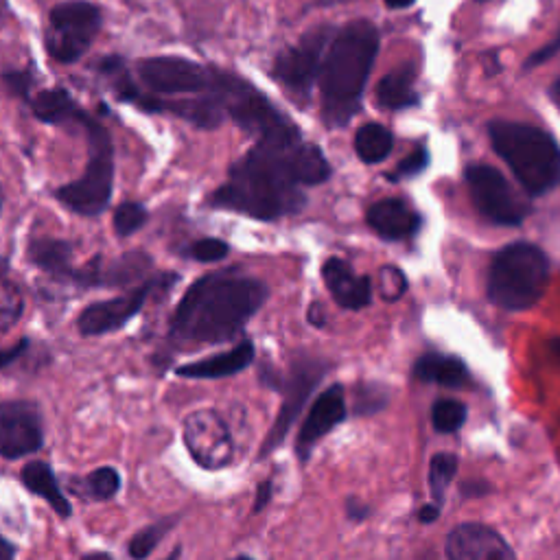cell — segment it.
Instances as JSON below:
<instances>
[{"mask_svg": "<svg viewBox=\"0 0 560 560\" xmlns=\"http://www.w3.org/2000/svg\"><path fill=\"white\" fill-rule=\"evenodd\" d=\"M184 442L204 469H221L232 458L228 427L213 412H195L184 423Z\"/></svg>", "mask_w": 560, "mask_h": 560, "instance_id": "15", "label": "cell"}, {"mask_svg": "<svg viewBox=\"0 0 560 560\" xmlns=\"http://www.w3.org/2000/svg\"><path fill=\"white\" fill-rule=\"evenodd\" d=\"M385 5H388L390 9H405V7L414 5V0H385Z\"/></svg>", "mask_w": 560, "mask_h": 560, "instance_id": "45", "label": "cell"}, {"mask_svg": "<svg viewBox=\"0 0 560 560\" xmlns=\"http://www.w3.org/2000/svg\"><path fill=\"white\" fill-rule=\"evenodd\" d=\"M175 280H178V276L175 274L158 276L156 280H149V283L140 285L138 289L127 291V294H123V296L95 302V305H90L79 313V318H77L79 333L86 337H95V335H105V333L123 329V326L130 322L140 309H143L145 300L149 298L151 291H154L156 287H165V285L169 287L171 283H175Z\"/></svg>", "mask_w": 560, "mask_h": 560, "instance_id": "10", "label": "cell"}, {"mask_svg": "<svg viewBox=\"0 0 560 560\" xmlns=\"http://www.w3.org/2000/svg\"><path fill=\"white\" fill-rule=\"evenodd\" d=\"M418 519L423 523H431L438 519V506H423L418 512Z\"/></svg>", "mask_w": 560, "mask_h": 560, "instance_id": "43", "label": "cell"}, {"mask_svg": "<svg viewBox=\"0 0 560 560\" xmlns=\"http://www.w3.org/2000/svg\"><path fill=\"white\" fill-rule=\"evenodd\" d=\"M427 167V151L425 149H416L414 154L407 156L399 167H396V171L392 173V178H410V175H416L420 173Z\"/></svg>", "mask_w": 560, "mask_h": 560, "instance_id": "37", "label": "cell"}, {"mask_svg": "<svg viewBox=\"0 0 560 560\" xmlns=\"http://www.w3.org/2000/svg\"><path fill=\"white\" fill-rule=\"evenodd\" d=\"M346 510H348V517H350V519H364V517L368 515V508L357 504V499H350Z\"/></svg>", "mask_w": 560, "mask_h": 560, "instance_id": "41", "label": "cell"}, {"mask_svg": "<svg viewBox=\"0 0 560 560\" xmlns=\"http://www.w3.org/2000/svg\"><path fill=\"white\" fill-rule=\"evenodd\" d=\"M75 121L88 132L90 160L79 180L57 189L55 197L73 213L84 217L101 215L110 204L114 180V145L105 127L86 112H77Z\"/></svg>", "mask_w": 560, "mask_h": 560, "instance_id": "6", "label": "cell"}, {"mask_svg": "<svg viewBox=\"0 0 560 560\" xmlns=\"http://www.w3.org/2000/svg\"><path fill=\"white\" fill-rule=\"evenodd\" d=\"M178 523V517H169V519H160L156 523L147 525V528L140 530L134 539L127 545V554H130L134 560H145L151 552L156 550L158 543L165 539V534Z\"/></svg>", "mask_w": 560, "mask_h": 560, "instance_id": "28", "label": "cell"}, {"mask_svg": "<svg viewBox=\"0 0 560 560\" xmlns=\"http://www.w3.org/2000/svg\"><path fill=\"white\" fill-rule=\"evenodd\" d=\"M70 259H73V248H70L68 241L40 237L29 243V261L35 267H40L42 272L55 278L73 283L75 267L70 265Z\"/></svg>", "mask_w": 560, "mask_h": 560, "instance_id": "22", "label": "cell"}, {"mask_svg": "<svg viewBox=\"0 0 560 560\" xmlns=\"http://www.w3.org/2000/svg\"><path fill=\"white\" fill-rule=\"evenodd\" d=\"M449 560H517L512 547L482 523H462L447 539Z\"/></svg>", "mask_w": 560, "mask_h": 560, "instance_id": "17", "label": "cell"}, {"mask_svg": "<svg viewBox=\"0 0 560 560\" xmlns=\"http://www.w3.org/2000/svg\"><path fill=\"white\" fill-rule=\"evenodd\" d=\"M3 81L11 95L18 99H25V101L29 99V92L33 86V77L29 70H7V73L3 75Z\"/></svg>", "mask_w": 560, "mask_h": 560, "instance_id": "36", "label": "cell"}, {"mask_svg": "<svg viewBox=\"0 0 560 560\" xmlns=\"http://www.w3.org/2000/svg\"><path fill=\"white\" fill-rule=\"evenodd\" d=\"M272 495H274V482L272 480L261 482L259 488H256V495H254V506H252L254 515H259L261 510H265V506L272 501Z\"/></svg>", "mask_w": 560, "mask_h": 560, "instance_id": "38", "label": "cell"}, {"mask_svg": "<svg viewBox=\"0 0 560 560\" xmlns=\"http://www.w3.org/2000/svg\"><path fill=\"white\" fill-rule=\"evenodd\" d=\"M101 29V11L88 0H68L51 11L46 49L62 64H73L84 55Z\"/></svg>", "mask_w": 560, "mask_h": 560, "instance_id": "8", "label": "cell"}, {"mask_svg": "<svg viewBox=\"0 0 560 560\" xmlns=\"http://www.w3.org/2000/svg\"><path fill=\"white\" fill-rule=\"evenodd\" d=\"M368 226L383 239H405L412 237L420 226L414 210L401 200H381L368 210Z\"/></svg>", "mask_w": 560, "mask_h": 560, "instance_id": "21", "label": "cell"}, {"mask_svg": "<svg viewBox=\"0 0 560 560\" xmlns=\"http://www.w3.org/2000/svg\"><path fill=\"white\" fill-rule=\"evenodd\" d=\"M31 108H33L35 119H40L42 123H49V125L62 123L66 119H75L79 112L77 103L64 88H53V90L40 92V95L31 101Z\"/></svg>", "mask_w": 560, "mask_h": 560, "instance_id": "26", "label": "cell"}, {"mask_svg": "<svg viewBox=\"0 0 560 560\" xmlns=\"http://www.w3.org/2000/svg\"><path fill=\"white\" fill-rule=\"evenodd\" d=\"M151 267V259L143 252H127L121 259L103 263L101 256L92 259L86 267L75 270L73 283L81 287L97 285H132L134 280L143 278Z\"/></svg>", "mask_w": 560, "mask_h": 560, "instance_id": "18", "label": "cell"}, {"mask_svg": "<svg viewBox=\"0 0 560 560\" xmlns=\"http://www.w3.org/2000/svg\"><path fill=\"white\" fill-rule=\"evenodd\" d=\"M355 151L368 165H375V162H381L390 156L392 134L383 125L368 123L355 136Z\"/></svg>", "mask_w": 560, "mask_h": 560, "instance_id": "27", "label": "cell"}, {"mask_svg": "<svg viewBox=\"0 0 560 560\" xmlns=\"http://www.w3.org/2000/svg\"><path fill=\"white\" fill-rule=\"evenodd\" d=\"M81 560H112V558H110L108 554H105V552H90V554H86Z\"/></svg>", "mask_w": 560, "mask_h": 560, "instance_id": "46", "label": "cell"}, {"mask_svg": "<svg viewBox=\"0 0 560 560\" xmlns=\"http://www.w3.org/2000/svg\"><path fill=\"white\" fill-rule=\"evenodd\" d=\"M558 51H560V33H558V38H556L552 44H547V46H543V49L536 51V53L530 57V60L525 62V68H532V66H536V64L547 62V60H550V57H554Z\"/></svg>", "mask_w": 560, "mask_h": 560, "instance_id": "39", "label": "cell"}, {"mask_svg": "<svg viewBox=\"0 0 560 560\" xmlns=\"http://www.w3.org/2000/svg\"><path fill=\"white\" fill-rule=\"evenodd\" d=\"M377 49L379 33L368 20L350 22L335 35L322 64V114L329 125H346L357 112Z\"/></svg>", "mask_w": 560, "mask_h": 560, "instance_id": "3", "label": "cell"}, {"mask_svg": "<svg viewBox=\"0 0 560 560\" xmlns=\"http://www.w3.org/2000/svg\"><path fill=\"white\" fill-rule=\"evenodd\" d=\"M29 348V340H20L16 346H11V348H0V368H5L9 364H14V361L25 353V350Z\"/></svg>", "mask_w": 560, "mask_h": 560, "instance_id": "40", "label": "cell"}, {"mask_svg": "<svg viewBox=\"0 0 560 560\" xmlns=\"http://www.w3.org/2000/svg\"><path fill=\"white\" fill-rule=\"evenodd\" d=\"M22 315L20 291L11 283H0V331L9 329Z\"/></svg>", "mask_w": 560, "mask_h": 560, "instance_id": "33", "label": "cell"}, {"mask_svg": "<svg viewBox=\"0 0 560 560\" xmlns=\"http://www.w3.org/2000/svg\"><path fill=\"white\" fill-rule=\"evenodd\" d=\"M550 263L532 243H512L501 250L488 272V298L508 311L534 307L545 294Z\"/></svg>", "mask_w": 560, "mask_h": 560, "instance_id": "5", "label": "cell"}, {"mask_svg": "<svg viewBox=\"0 0 560 560\" xmlns=\"http://www.w3.org/2000/svg\"><path fill=\"white\" fill-rule=\"evenodd\" d=\"M464 420L466 407L453 399L438 401L434 405V412H431V425H434V429L440 431V434H453V431H458L464 425Z\"/></svg>", "mask_w": 560, "mask_h": 560, "instance_id": "31", "label": "cell"}, {"mask_svg": "<svg viewBox=\"0 0 560 560\" xmlns=\"http://www.w3.org/2000/svg\"><path fill=\"white\" fill-rule=\"evenodd\" d=\"M331 165L322 151L302 140L300 130L259 138L243 160L232 165L230 178L210 197L217 208L274 221L300 213L307 204L300 186L329 180Z\"/></svg>", "mask_w": 560, "mask_h": 560, "instance_id": "1", "label": "cell"}, {"mask_svg": "<svg viewBox=\"0 0 560 560\" xmlns=\"http://www.w3.org/2000/svg\"><path fill=\"white\" fill-rule=\"evenodd\" d=\"M414 70L410 66L396 68L390 75H385L377 86V103L385 110L410 108L416 103L414 95Z\"/></svg>", "mask_w": 560, "mask_h": 560, "instance_id": "25", "label": "cell"}, {"mask_svg": "<svg viewBox=\"0 0 560 560\" xmlns=\"http://www.w3.org/2000/svg\"><path fill=\"white\" fill-rule=\"evenodd\" d=\"M270 291L252 276L226 270L189 287L171 315V340L180 346H213L235 340Z\"/></svg>", "mask_w": 560, "mask_h": 560, "instance_id": "2", "label": "cell"}, {"mask_svg": "<svg viewBox=\"0 0 560 560\" xmlns=\"http://www.w3.org/2000/svg\"><path fill=\"white\" fill-rule=\"evenodd\" d=\"M309 322H311L313 326H322V324H324V315H322V307H320V305H313V307L309 309Z\"/></svg>", "mask_w": 560, "mask_h": 560, "instance_id": "44", "label": "cell"}, {"mask_svg": "<svg viewBox=\"0 0 560 560\" xmlns=\"http://www.w3.org/2000/svg\"><path fill=\"white\" fill-rule=\"evenodd\" d=\"M167 560H180V547H178V550H175Z\"/></svg>", "mask_w": 560, "mask_h": 560, "instance_id": "49", "label": "cell"}, {"mask_svg": "<svg viewBox=\"0 0 560 560\" xmlns=\"http://www.w3.org/2000/svg\"><path fill=\"white\" fill-rule=\"evenodd\" d=\"M5 9H7V3H5V0H0V16L5 14Z\"/></svg>", "mask_w": 560, "mask_h": 560, "instance_id": "50", "label": "cell"}, {"mask_svg": "<svg viewBox=\"0 0 560 560\" xmlns=\"http://www.w3.org/2000/svg\"><path fill=\"white\" fill-rule=\"evenodd\" d=\"M414 377L418 381H431L445 388H462L469 381V370L464 361L458 357H440V355H425L416 361Z\"/></svg>", "mask_w": 560, "mask_h": 560, "instance_id": "24", "label": "cell"}, {"mask_svg": "<svg viewBox=\"0 0 560 560\" xmlns=\"http://www.w3.org/2000/svg\"><path fill=\"white\" fill-rule=\"evenodd\" d=\"M20 480H22V486H25L29 493L42 497L46 504H49L62 519L70 517L73 508H70L68 499L64 497L62 488H60V484H57L55 473L51 471L49 464H46V462L25 464L20 471Z\"/></svg>", "mask_w": 560, "mask_h": 560, "instance_id": "23", "label": "cell"}, {"mask_svg": "<svg viewBox=\"0 0 560 560\" xmlns=\"http://www.w3.org/2000/svg\"><path fill=\"white\" fill-rule=\"evenodd\" d=\"M147 219H149V213H147L143 204L123 202L119 208L114 210L112 226H114V232L119 237H130L147 224Z\"/></svg>", "mask_w": 560, "mask_h": 560, "instance_id": "30", "label": "cell"}, {"mask_svg": "<svg viewBox=\"0 0 560 560\" xmlns=\"http://www.w3.org/2000/svg\"><path fill=\"white\" fill-rule=\"evenodd\" d=\"M550 346H552V353L556 355V359H560V340H554Z\"/></svg>", "mask_w": 560, "mask_h": 560, "instance_id": "47", "label": "cell"}, {"mask_svg": "<svg viewBox=\"0 0 560 560\" xmlns=\"http://www.w3.org/2000/svg\"><path fill=\"white\" fill-rule=\"evenodd\" d=\"M206 95H213L230 119L248 134L263 138L296 130V125L259 88L239 75H230L226 70L213 68Z\"/></svg>", "mask_w": 560, "mask_h": 560, "instance_id": "7", "label": "cell"}, {"mask_svg": "<svg viewBox=\"0 0 560 560\" xmlns=\"http://www.w3.org/2000/svg\"><path fill=\"white\" fill-rule=\"evenodd\" d=\"M554 95H556V99L560 101V79L556 81V86H554Z\"/></svg>", "mask_w": 560, "mask_h": 560, "instance_id": "48", "label": "cell"}, {"mask_svg": "<svg viewBox=\"0 0 560 560\" xmlns=\"http://www.w3.org/2000/svg\"><path fill=\"white\" fill-rule=\"evenodd\" d=\"M256 348L252 342H241L235 348L219 353L215 357H208L202 361H193V364H184L175 368V375L182 379H224L232 377L237 372H243L248 366L254 364Z\"/></svg>", "mask_w": 560, "mask_h": 560, "instance_id": "20", "label": "cell"}, {"mask_svg": "<svg viewBox=\"0 0 560 560\" xmlns=\"http://www.w3.org/2000/svg\"><path fill=\"white\" fill-rule=\"evenodd\" d=\"M42 442V420L31 403H0V458H25L40 451Z\"/></svg>", "mask_w": 560, "mask_h": 560, "instance_id": "14", "label": "cell"}, {"mask_svg": "<svg viewBox=\"0 0 560 560\" xmlns=\"http://www.w3.org/2000/svg\"><path fill=\"white\" fill-rule=\"evenodd\" d=\"M228 243L221 241V239H200L191 243V248L186 250V256H191L193 261H200V263H215L221 261L224 256L228 254Z\"/></svg>", "mask_w": 560, "mask_h": 560, "instance_id": "34", "label": "cell"}, {"mask_svg": "<svg viewBox=\"0 0 560 560\" xmlns=\"http://www.w3.org/2000/svg\"><path fill=\"white\" fill-rule=\"evenodd\" d=\"M490 140L528 193L543 195L560 180V147L539 127L499 121L490 125Z\"/></svg>", "mask_w": 560, "mask_h": 560, "instance_id": "4", "label": "cell"}, {"mask_svg": "<svg viewBox=\"0 0 560 560\" xmlns=\"http://www.w3.org/2000/svg\"><path fill=\"white\" fill-rule=\"evenodd\" d=\"M331 29L318 27L302 35V40L276 57L272 75L291 92H309L315 77L322 70L324 46L329 42Z\"/></svg>", "mask_w": 560, "mask_h": 560, "instance_id": "12", "label": "cell"}, {"mask_svg": "<svg viewBox=\"0 0 560 560\" xmlns=\"http://www.w3.org/2000/svg\"><path fill=\"white\" fill-rule=\"evenodd\" d=\"M455 471H458V458H455V455L438 453L431 458L429 488H431V497L436 499V506L442 504V499H445V493L455 477Z\"/></svg>", "mask_w": 560, "mask_h": 560, "instance_id": "29", "label": "cell"}, {"mask_svg": "<svg viewBox=\"0 0 560 560\" xmlns=\"http://www.w3.org/2000/svg\"><path fill=\"white\" fill-rule=\"evenodd\" d=\"M86 488L92 499L108 501L121 490V475L112 466H101L86 477Z\"/></svg>", "mask_w": 560, "mask_h": 560, "instance_id": "32", "label": "cell"}, {"mask_svg": "<svg viewBox=\"0 0 560 560\" xmlns=\"http://www.w3.org/2000/svg\"><path fill=\"white\" fill-rule=\"evenodd\" d=\"M466 182H469L473 204L493 224L517 226L528 213L521 197L512 191V186L497 169L475 165L466 171Z\"/></svg>", "mask_w": 560, "mask_h": 560, "instance_id": "9", "label": "cell"}, {"mask_svg": "<svg viewBox=\"0 0 560 560\" xmlns=\"http://www.w3.org/2000/svg\"><path fill=\"white\" fill-rule=\"evenodd\" d=\"M14 558H16V547L0 536V560H14Z\"/></svg>", "mask_w": 560, "mask_h": 560, "instance_id": "42", "label": "cell"}, {"mask_svg": "<svg viewBox=\"0 0 560 560\" xmlns=\"http://www.w3.org/2000/svg\"><path fill=\"white\" fill-rule=\"evenodd\" d=\"M322 278L333 300L342 309H364L372 300V285L368 276H357L346 261L329 259L322 267Z\"/></svg>", "mask_w": 560, "mask_h": 560, "instance_id": "19", "label": "cell"}, {"mask_svg": "<svg viewBox=\"0 0 560 560\" xmlns=\"http://www.w3.org/2000/svg\"><path fill=\"white\" fill-rule=\"evenodd\" d=\"M0 200H3V197H0Z\"/></svg>", "mask_w": 560, "mask_h": 560, "instance_id": "52", "label": "cell"}, {"mask_svg": "<svg viewBox=\"0 0 560 560\" xmlns=\"http://www.w3.org/2000/svg\"><path fill=\"white\" fill-rule=\"evenodd\" d=\"M140 79L154 92L180 95V92H208L213 70L184 57H149L138 66Z\"/></svg>", "mask_w": 560, "mask_h": 560, "instance_id": "13", "label": "cell"}, {"mask_svg": "<svg viewBox=\"0 0 560 560\" xmlns=\"http://www.w3.org/2000/svg\"><path fill=\"white\" fill-rule=\"evenodd\" d=\"M232 560H254V558H250V556H237V558H232Z\"/></svg>", "mask_w": 560, "mask_h": 560, "instance_id": "51", "label": "cell"}, {"mask_svg": "<svg viewBox=\"0 0 560 560\" xmlns=\"http://www.w3.org/2000/svg\"><path fill=\"white\" fill-rule=\"evenodd\" d=\"M344 418H346V394L342 385L335 383L315 399L305 418V423H302L298 431L296 453L300 462H307L311 458L313 447L318 445L326 434H331Z\"/></svg>", "mask_w": 560, "mask_h": 560, "instance_id": "16", "label": "cell"}, {"mask_svg": "<svg viewBox=\"0 0 560 560\" xmlns=\"http://www.w3.org/2000/svg\"><path fill=\"white\" fill-rule=\"evenodd\" d=\"M322 375H324V366L320 361H313V359H302L291 368L285 383V399L283 405H280L276 420L272 423V429L267 431V438L263 440V447L259 453L261 458H265V455H270L272 451H276L280 445H283L289 429L294 427L302 407L307 405L309 396L315 390V385L320 383Z\"/></svg>", "mask_w": 560, "mask_h": 560, "instance_id": "11", "label": "cell"}, {"mask_svg": "<svg viewBox=\"0 0 560 560\" xmlns=\"http://www.w3.org/2000/svg\"><path fill=\"white\" fill-rule=\"evenodd\" d=\"M381 296L385 300H399L403 294H405V289H407V280L403 276L401 270H396V267H383L381 270Z\"/></svg>", "mask_w": 560, "mask_h": 560, "instance_id": "35", "label": "cell"}]
</instances>
